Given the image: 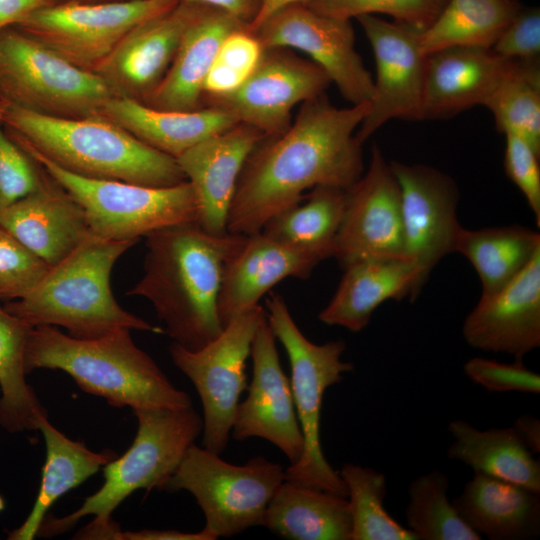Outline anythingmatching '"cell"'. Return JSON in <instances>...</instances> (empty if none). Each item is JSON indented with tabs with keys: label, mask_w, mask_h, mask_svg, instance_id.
Returning <instances> with one entry per match:
<instances>
[{
	"label": "cell",
	"mask_w": 540,
	"mask_h": 540,
	"mask_svg": "<svg viewBox=\"0 0 540 540\" xmlns=\"http://www.w3.org/2000/svg\"><path fill=\"white\" fill-rule=\"evenodd\" d=\"M368 111L369 102L338 108L325 93L303 102L289 128L264 138L247 158L228 211V233L260 232L314 187H352L364 173L355 134Z\"/></svg>",
	"instance_id": "obj_1"
},
{
	"label": "cell",
	"mask_w": 540,
	"mask_h": 540,
	"mask_svg": "<svg viewBox=\"0 0 540 540\" xmlns=\"http://www.w3.org/2000/svg\"><path fill=\"white\" fill-rule=\"evenodd\" d=\"M145 237L144 274L127 295L149 300L164 333L182 347L198 350L223 329L218 313L223 273L246 235H213L193 221Z\"/></svg>",
	"instance_id": "obj_2"
},
{
	"label": "cell",
	"mask_w": 540,
	"mask_h": 540,
	"mask_svg": "<svg viewBox=\"0 0 540 540\" xmlns=\"http://www.w3.org/2000/svg\"><path fill=\"white\" fill-rule=\"evenodd\" d=\"M9 137L78 176L151 187L187 181L176 158L100 117L56 118L4 102Z\"/></svg>",
	"instance_id": "obj_3"
},
{
	"label": "cell",
	"mask_w": 540,
	"mask_h": 540,
	"mask_svg": "<svg viewBox=\"0 0 540 540\" xmlns=\"http://www.w3.org/2000/svg\"><path fill=\"white\" fill-rule=\"evenodd\" d=\"M122 328L95 339H78L55 326L33 327L25 367L66 372L86 393L113 407L182 409L190 396L177 389L156 362Z\"/></svg>",
	"instance_id": "obj_4"
},
{
	"label": "cell",
	"mask_w": 540,
	"mask_h": 540,
	"mask_svg": "<svg viewBox=\"0 0 540 540\" xmlns=\"http://www.w3.org/2000/svg\"><path fill=\"white\" fill-rule=\"evenodd\" d=\"M137 242L91 235L51 266L28 294L7 301L4 308L32 327H62L78 339H95L122 328L164 333L123 309L111 290L113 266Z\"/></svg>",
	"instance_id": "obj_5"
},
{
	"label": "cell",
	"mask_w": 540,
	"mask_h": 540,
	"mask_svg": "<svg viewBox=\"0 0 540 540\" xmlns=\"http://www.w3.org/2000/svg\"><path fill=\"white\" fill-rule=\"evenodd\" d=\"M133 412L138 421L136 436L122 456L103 466V485L70 514L61 518L47 514L37 536L63 534L86 516H94L93 525H112L113 511L133 492L163 489L203 430V419L192 406Z\"/></svg>",
	"instance_id": "obj_6"
},
{
	"label": "cell",
	"mask_w": 540,
	"mask_h": 540,
	"mask_svg": "<svg viewBox=\"0 0 540 540\" xmlns=\"http://www.w3.org/2000/svg\"><path fill=\"white\" fill-rule=\"evenodd\" d=\"M267 320L283 345L290 363V386L303 435V452L285 470V479L347 497L338 471L326 460L321 446L320 419L326 390L343 380L353 364L342 360L346 344L332 340L310 341L294 321L283 297L271 293L266 300Z\"/></svg>",
	"instance_id": "obj_7"
},
{
	"label": "cell",
	"mask_w": 540,
	"mask_h": 540,
	"mask_svg": "<svg viewBox=\"0 0 540 540\" xmlns=\"http://www.w3.org/2000/svg\"><path fill=\"white\" fill-rule=\"evenodd\" d=\"M112 92L94 72L68 62L12 25L0 30V98L56 118L97 116Z\"/></svg>",
	"instance_id": "obj_8"
},
{
	"label": "cell",
	"mask_w": 540,
	"mask_h": 540,
	"mask_svg": "<svg viewBox=\"0 0 540 540\" xmlns=\"http://www.w3.org/2000/svg\"><path fill=\"white\" fill-rule=\"evenodd\" d=\"M17 145L81 206L92 236L139 241L140 237L167 226L197 222L198 203L188 181L151 187L82 177L60 168L28 146Z\"/></svg>",
	"instance_id": "obj_9"
},
{
	"label": "cell",
	"mask_w": 540,
	"mask_h": 540,
	"mask_svg": "<svg viewBox=\"0 0 540 540\" xmlns=\"http://www.w3.org/2000/svg\"><path fill=\"white\" fill-rule=\"evenodd\" d=\"M284 480L283 467L262 456L235 465L192 444L162 490L192 494L205 517L203 529L217 539L261 525L269 501Z\"/></svg>",
	"instance_id": "obj_10"
},
{
	"label": "cell",
	"mask_w": 540,
	"mask_h": 540,
	"mask_svg": "<svg viewBox=\"0 0 540 540\" xmlns=\"http://www.w3.org/2000/svg\"><path fill=\"white\" fill-rule=\"evenodd\" d=\"M264 314L257 305L234 317L198 350L175 342L169 347L173 364L193 383L202 403V447L216 454L227 447L240 396L248 387L246 363Z\"/></svg>",
	"instance_id": "obj_11"
},
{
	"label": "cell",
	"mask_w": 540,
	"mask_h": 540,
	"mask_svg": "<svg viewBox=\"0 0 540 540\" xmlns=\"http://www.w3.org/2000/svg\"><path fill=\"white\" fill-rule=\"evenodd\" d=\"M177 0L55 4L16 24L73 65L93 72L141 22L165 13Z\"/></svg>",
	"instance_id": "obj_12"
},
{
	"label": "cell",
	"mask_w": 540,
	"mask_h": 540,
	"mask_svg": "<svg viewBox=\"0 0 540 540\" xmlns=\"http://www.w3.org/2000/svg\"><path fill=\"white\" fill-rule=\"evenodd\" d=\"M331 83L311 60L287 48H264L258 64L237 89L203 97L202 103L258 129L265 137H274L291 125L295 105L324 94Z\"/></svg>",
	"instance_id": "obj_13"
},
{
	"label": "cell",
	"mask_w": 540,
	"mask_h": 540,
	"mask_svg": "<svg viewBox=\"0 0 540 540\" xmlns=\"http://www.w3.org/2000/svg\"><path fill=\"white\" fill-rule=\"evenodd\" d=\"M252 33L264 48L307 54L352 105L371 100L373 77L355 49L350 20L324 15L298 3L280 9Z\"/></svg>",
	"instance_id": "obj_14"
},
{
	"label": "cell",
	"mask_w": 540,
	"mask_h": 540,
	"mask_svg": "<svg viewBox=\"0 0 540 540\" xmlns=\"http://www.w3.org/2000/svg\"><path fill=\"white\" fill-rule=\"evenodd\" d=\"M356 19L370 42L376 64L369 111L355 134L363 144L391 119L419 120L427 56L420 48L422 31L376 15Z\"/></svg>",
	"instance_id": "obj_15"
},
{
	"label": "cell",
	"mask_w": 540,
	"mask_h": 540,
	"mask_svg": "<svg viewBox=\"0 0 540 540\" xmlns=\"http://www.w3.org/2000/svg\"><path fill=\"white\" fill-rule=\"evenodd\" d=\"M333 257L343 269L365 259L408 258L400 187L390 162L376 145L367 171L347 190Z\"/></svg>",
	"instance_id": "obj_16"
},
{
	"label": "cell",
	"mask_w": 540,
	"mask_h": 540,
	"mask_svg": "<svg viewBox=\"0 0 540 540\" xmlns=\"http://www.w3.org/2000/svg\"><path fill=\"white\" fill-rule=\"evenodd\" d=\"M390 165L400 187L405 253L426 282L434 267L455 252L463 229L457 217L458 188L436 168L397 161Z\"/></svg>",
	"instance_id": "obj_17"
},
{
	"label": "cell",
	"mask_w": 540,
	"mask_h": 540,
	"mask_svg": "<svg viewBox=\"0 0 540 540\" xmlns=\"http://www.w3.org/2000/svg\"><path fill=\"white\" fill-rule=\"evenodd\" d=\"M250 356L252 379L246 399L237 406L232 438L236 441L251 437L265 439L279 448L293 464L303 452V435L290 380L283 372L276 337L266 311L254 335Z\"/></svg>",
	"instance_id": "obj_18"
},
{
	"label": "cell",
	"mask_w": 540,
	"mask_h": 540,
	"mask_svg": "<svg viewBox=\"0 0 540 540\" xmlns=\"http://www.w3.org/2000/svg\"><path fill=\"white\" fill-rule=\"evenodd\" d=\"M198 5L178 2L141 22L93 72L114 96L143 102L166 75Z\"/></svg>",
	"instance_id": "obj_19"
},
{
	"label": "cell",
	"mask_w": 540,
	"mask_h": 540,
	"mask_svg": "<svg viewBox=\"0 0 540 540\" xmlns=\"http://www.w3.org/2000/svg\"><path fill=\"white\" fill-rule=\"evenodd\" d=\"M330 257L331 250L290 245L261 231L246 235L225 265L218 297L222 326L259 305L278 282L288 277L308 279L315 267Z\"/></svg>",
	"instance_id": "obj_20"
},
{
	"label": "cell",
	"mask_w": 540,
	"mask_h": 540,
	"mask_svg": "<svg viewBox=\"0 0 540 540\" xmlns=\"http://www.w3.org/2000/svg\"><path fill=\"white\" fill-rule=\"evenodd\" d=\"M462 335L475 349L519 360L540 346V251L502 289L481 295Z\"/></svg>",
	"instance_id": "obj_21"
},
{
	"label": "cell",
	"mask_w": 540,
	"mask_h": 540,
	"mask_svg": "<svg viewBox=\"0 0 540 540\" xmlns=\"http://www.w3.org/2000/svg\"><path fill=\"white\" fill-rule=\"evenodd\" d=\"M264 138L258 129L236 123L176 158L197 199V223L206 232L218 236L228 233L227 216L238 178Z\"/></svg>",
	"instance_id": "obj_22"
},
{
	"label": "cell",
	"mask_w": 540,
	"mask_h": 540,
	"mask_svg": "<svg viewBox=\"0 0 540 540\" xmlns=\"http://www.w3.org/2000/svg\"><path fill=\"white\" fill-rule=\"evenodd\" d=\"M0 227L50 267L91 236L81 206L44 168L39 186L0 212Z\"/></svg>",
	"instance_id": "obj_23"
},
{
	"label": "cell",
	"mask_w": 540,
	"mask_h": 540,
	"mask_svg": "<svg viewBox=\"0 0 540 540\" xmlns=\"http://www.w3.org/2000/svg\"><path fill=\"white\" fill-rule=\"evenodd\" d=\"M512 61L481 47H450L427 55L419 120L485 106Z\"/></svg>",
	"instance_id": "obj_24"
},
{
	"label": "cell",
	"mask_w": 540,
	"mask_h": 540,
	"mask_svg": "<svg viewBox=\"0 0 540 540\" xmlns=\"http://www.w3.org/2000/svg\"><path fill=\"white\" fill-rule=\"evenodd\" d=\"M336 292L318 319L351 332L367 327L374 311L388 300H415L425 284L409 258H372L343 269Z\"/></svg>",
	"instance_id": "obj_25"
},
{
	"label": "cell",
	"mask_w": 540,
	"mask_h": 540,
	"mask_svg": "<svg viewBox=\"0 0 540 540\" xmlns=\"http://www.w3.org/2000/svg\"><path fill=\"white\" fill-rule=\"evenodd\" d=\"M241 27L246 25L229 13L199 4L166 75L142 103L170 111L203 108V84L218 49L228 34Z\"/></svg>",
	"instance_id": "obj_26"
},
{
	"label": "cell",
	"mask_w": 540,
	"mask_h": 540,
	"mask_svg": "<svg viewBox=\"0 0 540 540\" xmlns=\"http://www.w3.org/2000/svg\"><path fill=\"white\" fill-rule=\"evenodd\" d=\"M452 503L481 537L524 540L540 534V492L526 487L474 472Z\"/></svg>",
	"instance_id": "obj_27"
},
{
	"label": "cell",
	"mask_w": 540,
	"mask_h": 540,
	"mask_svg": "<svg viewBox=\"0 0 540 540\" xmlns=\"http://www.w3.org/2000/svg\"><path fill=\"white\" fill-rule=\"evenodd\" d=\"M97 116L120 126L143 143L174 158L238 123L226 112L213 107L193 111L161 110L140 101L117 96L108 99Z\"/></svg>",
	"instance_id": "obj_28"
},
{
	"label": "cell",
	"mask_w": 540,
	"mask_h": 540,
	"mask_svg": "<svg viewBox=\"0 0 540 540\" xmlns=\"http://www.w3.org/2000/svg\"><path fill=\"white\" fill-rule=\"evenodd\" d=\"M261 526L291 540H351L347 497L285 479L269 501Z\"/></svg>",
	"instance_id": "obj_29"
},
{
	"label": "cell",
	"mask_w": 540,
	"mask_h": 540,
	"mask_svg": "<svg viewBox=\"0 0 540 540\" xmlns=\"http://www.w3.org/2000/svg\"><path fill=\"white\" fill-rule=\"evenodd\" d=\"M38 430L46 447L39 490L25 521L8 533L9 540L34 539L53 504L117 456L111 449L95 452L84 442L68 438L48 417L41 420Z\"/></svg>",
	"instance_id": "obj_30"
},
{
	"label": "cell",
	"mask_w": 540,
	"mask_h": 540,
	"mask_svg": "<svg viewBox=\"0 0 540 540\" xmlns=\"http://www.w3.org/2000/svg\"><path fill=\"white\" fill-rule=\"evenodd\" d=\"M447 457L481 472L540 492V462L513 427L479 430L464 420L448 425Z\"/></svg>",
	"instance_id": "obj_31"
},
{
	"label": "cell",
	"mask_w": 540,
	"mask_h": 540,
	"mask_svg": "<svg viewBox=\"0 0 540 540\" xmlns=\"http://www.w3.org/2000/svg\"><path fill=\"white\" fill-rule=\"evenodd\" d=\"M539 251V232L521 225L477 230L463 228L455 249L477 272L481 295L493 294L506 286Z\"/></svg>",
	"instance_id": "obj_32"
},
{
	"label": "cell",
	"mask_w": 540,
	"mask_h": 540,
	"mask_svg": "<svg viewBox=\"0 0 540 540\" xmlns=\"http://www.w3.org/2000/svg\"><path fill=\"white\" fill-rule=\"evenodd\" d=\"M33 327L0 306V427L8 433L39 429L48 417L26 380V348Z\"/></svg>",
	"instance_id": "obj_33"
},
{
	"label": "cell",
	"mask_w": 540,
	"mask_h": 540,
	"mask_svg": "<svg viewBox=\"0 0 540 540\" xmlns=\"http://www.w3.org/2000/svg\"><path fill=\"white\" fill-rule=\"evenodd\" d=\"M521 7L515 0H447L421 33V51L427 56L450 47L492 48Z\"/></svg>",
	"instance_id": "obj_34"
},
{
	"label": "cell",
	"mask_w": 540,
	"mask_h": 540,
	"mask_svg": "<svg viewBox=\"0 0 540 540\" xmlns=\"http://www.w3.org/2000/svg\"><path fill=\"white\" fill-rule=\"evenodd\" d=\"M346 200L345 189L314 187L299 203L269 218L261 232L290 245L328 249L334 256Z\"/></svg>",
	"instance_id": "obj_35"
},
{
	"label": "cell",
	"mask_w": 540,
	"mask_h": 540,
	"mask_svg": "<svg viewBox=\"0 0 540 540\" xmlns=\"http://www.w3.org/2000/svg\"><path fill=\"white\" fill-rule=\"evenodd\" d=\"M485 106L499 132L516 134L540 152L539 59L513 60Z\"/></svg>",
	"instance_id": "obj_36"
},
{
	"label": "cell",
	"mask_w": 540,
	"mask_h": 540,
	"mask_svg": "<svg viewBox=\"0 0 540 540\" xmlns=\"http://www.w3.org/2000/svg\"><path fill=\"white\" fill-rule=\"evenodd\" d=\"M347 488L351 540H418L385 509L387 480L370 467L346 463L338 471Z\"/></svg>",
	"instance_id": "obj_37"
},
{
	"label": "cell",
	"mask_w": 540,
	"mask_h": 540,
	"mask_svg": "<svg viewBox=\"0 0 540 540\" xmlns=\"http://www.w3.org/2000/svg\"><path fill=\"white\" fill-rule=\"evenodd\" d=\"M449 479L433 470L414 479L405 510L408 528L418 540H479L482 537L460 517L447 491Z\"/></svg>",
	"instance_id": "obj_38"
},
{
	"label": "cell",
	"mask_w": 540,
	"mask_h": 540,
	"mask_svg": "<svg viewBox=\"0 0 540 540\" xmlns=\"http://www.w3.org/2000/svg\"><path fill=\"white\" fill-rule=\"evenodd\" d=\"M264 47L246 27L228 34L221 43L203 84V97L237 89L258 64Z\"/></svg>",
	"instance_id": "obj_39"
},
{
	"label": "cell",
	"mask_w": 540,
	"mask_h": 540,
	"mask_svg": "<svg viewBox=\"0 0 540 540\" xmlns=\"http://www.w3.org/2000/svg\"><path fill=\"white\" fill-rule=\"evenodd\" d=\"M447 0H308L305 5L331 17L348 19L386 14L394 21L424 31L438 17Z\"/></svg>",
	"instance_id": "obj_40"
},
{
	"label": "cell",
	"mask_w": 540,
	"mask_h": 540,
	"mask_svg": "<svg viewBox=\"0 0 540 540\" xmlns=\"http://www.w3.org/2000/svg\"><path fill=\"white\" fill-rule=\"evenodd\" d=\"M50 268L13 235L0 227V299L13 301L28 294Z\"/></svg>",
	"instance_id": "obj_41"
},
{
	"label": "cell",
	"mask_w": 540,
	"mask_h": 540,
	"mask_svg": "<svg viewBox=\"0 0 540 540\" xmlns=\"http://www.w3.org/2000/svg\"><path fill=\"white\" fill-rule=\"evenodd\" d=\"M4 101L0 98V212L34 191L43 168L7 134L3 122Z\"/></svg>",
	"instance_id": "obj_42"
},
{
	"label": "cell",
	"mask_w": 540,
	"mask_h": 540,
	"mask_svg": "<svg viewBox=\"0 0 540 540\" xmlns=\"http://www.w3.org/2000/svg\"><path fill=\"white\" fill-rule=\"evenodd\" d=\"M465 375L489 392L540 393V375L527 368L522 360L504 363L483 357L469 359L463 366Z\"/></svg>",
	"instance_id": "obj_43"
},
{
	"label": "cell",
	"mask_w": 540,
	"mask_h": 540,
	"mask_svg": "<svg viewBox=\"0 0 540 540\" xmlns=\"http://www.w3.org/2000/svg\"><path fill=\"white\" fill-rule=\"evenodd\" d=\"M504 170L509 179L524 195L540 226V152L522 137L506 133Z\"/></svg>",
	"instance_id": "obj_44"
},
{
	"label": "cell",
	"mask_w": 540,
	"mask_h": 540,
	"mask_svg": "<svg viewBox=\"0 0 540 540\" xmlns=\"http://www.w3.org/2000/svg\"><path fill=\"white\" fill-rule=\"evenodd\" d=\"M509 60H537L540 54V10L521 7L491 48Z\"/></svg>",
	"instance_id": "obj_45"
},
{
	"label": "cell",
	"mask_w": 540,
	"mask_h": 540,
	"mask_svg": "<svg viewBox=\"0 0 540 540\" xmlns=\"http://www.w3.org/2000/svg\"><path fill=\"white\" fill-rule=\"evenodd\" d=\"M55 4L56 0H0V30L18 24L38 9Z\"/></svg>",
	"instance_id": "obj_46"
},
{
	"label": "cell",
	"mask_w": 540,
	"mask_h": 540,
	"mask_svg": "<svg viewBox=\"0 0 540 540\" xmlns=\"http://www.w3.org/2000/svg\"><path fill=\"white\" fill-rule=\"evenodd\" d=\"M206 5L223 10L234 16L246 27L254 20L258 12V0H177Z\"/></svg>",
	"instance_id": "obj_47"
},
{
	"label": "cell",
	"mask_w": 540,
	"mask_h": 540,
	"mask_svg": "<svg viewBox=\"0 0 540 540\" xmlns=\"http://www.w3.org/2000/svg\"><path fill=\"white\" fill-rule=\"evenodd\" d=\"M121 540H216L210 533L202 529L196 533H186L177 530L143 529L140 531H125Z\"/></svg>",
	"instance_id": "obj_48"
},
{
	"label": "cell",
	"mask_w": 540,
	"mask_h": 540,
	"mask_svg": "<svg viewBox=\"0 0 540 540\" xmlns=\"http://www.w3.org/2000/svg\"><path fill=\"white\" fill-rule=\"evenodd\" d=\"M513 428L533 454L540 452V421L537 417L521 415L515 420Z\"/></svg>",
	"instance_id": "obj_49"
},
{
	"label": "cell",
	"mask_w": 540,
	"mask_h": 540,
	"mask_svg": "<svg viewBox=\"0 0 540 540\" xmlns=\"http://www.w3.org/2000/svg\"><path fill=\"white\" fill-rule=\"evenodd\" d=\"M308 0H258V12L254 20L246 27L250 32L255 31L266 19L280 9Z\"/></svg>",
	"instance_id": "obj_50"
},
{
	"label": "cell",
	"mask_w": 540,
	"mask_h": 540,
	"mask_svg": "<svg viewBox=\"0 0 540 540\" xmlns=\"http://www.w3.org/2000/svg\"><path fill=\"white\" fill-rule=\"evenodd\" d=\"M132 0H56V4H95V3H114L127 2Z\"/></svg>",
	"instance_id": "obj_51"
},
{
	"label": "cell",
	"mask_w": 540,
	"mask_h": 540,
	"mask_svg": "<svg viewBox=\"0 0 540 540\" xmlns=\"http://www.w3.org/2000/svg\"><path fill=\"white\" fill-rule=\"evenodd\" d=\"M5 509V501L4 498L0 495V512Z\"/></svg>",
	"instance_id": "obj_52"
},
{
	"label": "cell",
	"mask_w": 540,
	"mask_h": 540,
	"mask_svg": "<svg viewBox=\"0 0 540 540\" xmlns=\"http://www.w3.org/2000/svg\"><path fill=\"white\" fill-rule=\"evenodd\" d=\"M515 1H518V0H515Z\"/></svg>",
	"instance_id": "obj_53"
}]
</instances>
